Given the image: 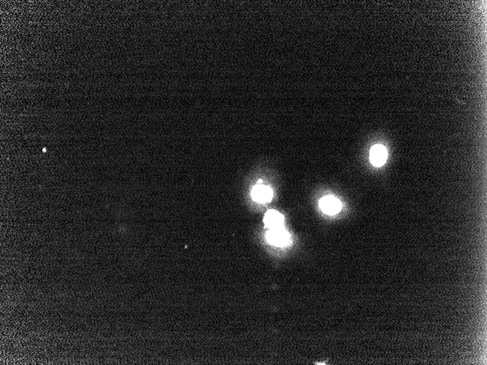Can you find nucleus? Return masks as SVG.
Here are the masks:
<instances>
[{"instance_id":"nucleus-1","label":"nucleus","mask_w":487,"mask_h":365,"mask_svg":"<svg viewBox=\"0 0 487 365\" xmlns=\"http://www.w3.org/2000/svg\"><path fill=\"white\" fill-rule=\"evenodd\" d=\"M266 239L275 247H284L290 244V236L283 227L270 229L266 234Z\"/></svg>"},{"instance_id":"nucleus-2","label":"nucleus","mask_w":487,"mask_h":365,"mask_svg":"<svg viewBox=\"0 0 487 365\" xmlns=\"http://www.w3.org/2000/svg\"><path fill=\"white\" fill-rule=\"evenodd\" d=\"M320 207L324 213L328 215H335L342 210V203L335 197L327 196L323 197L320 200Z\"/></svg>"},{"instance_id":"nucleus-3","label":"nucleus","mask_w":487,"mask_h":365,"mask_svg":"<svg viewBox=\"0 0 487 365\" xmlns=\"http://www.w3.org/2000/svg\"><path fill=\"white\" fill-rule=\"evenodd\" d=\"M388 155V150L385 146L376 144L370 151V161L373 166L380 167L386 163Z\"/></svg>"},{"instance_id":"nucleus-4","label":"nucleus","mask_w":487,"mask_h":365,"mask_svg":"<svg viewBox=\"0 0 487 365\" xmlns=\"http://www.w3.org/2000/svg\"><path fill=\"white\" fill-rule=\"evenodd\" d=\"M252 197L254 201L267 203L272 199L273 191L269 187L259 184L252 189Z\"/></svg>"},{"instance_id":"nucleus-5","label":"nucleus","mask_w":487,"mask_h":365,"mask_svg":"<svg viewBox=\"0 0 487 365\" xmlns=\"http://www.w3.org/2000/svg\"><path fill=\"white\" fill-rule=\"evenodd\" d=\"M264 221L266 227L269 229L279 228L283 227L284 217L275 210H269L265 215Z\"/></svg>"}]
</instances>
